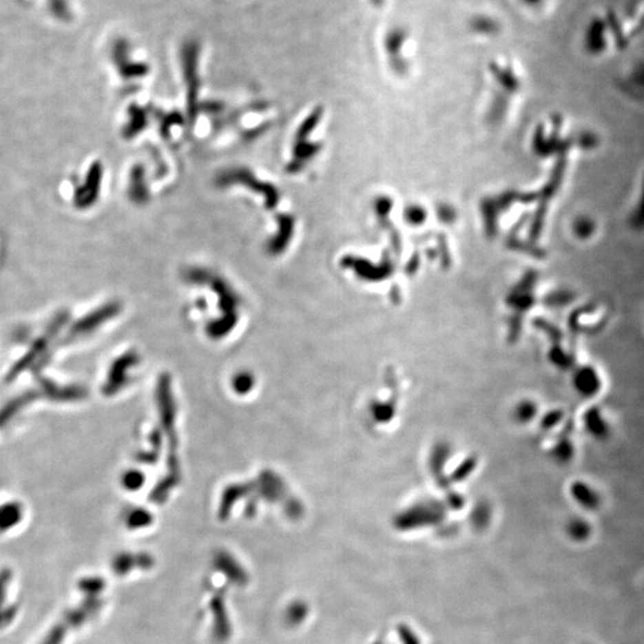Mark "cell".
Listing matches in <instances>:
<instances>
[{
	"label": "cell",
	"instance_id": "1",
	"mask_svg": "<svg viewBox=\"0 0 644 644\" xmlns=\"http://www.w3.org/2000/svg\"><path fill=\"white\" fill-rule=\"evenodd\" d=\"M563 120L561 115L552 116V133L550 136H546L544 127L541 125L538 128L534 136V149L539 156H550L554 154L565 156V153L573 147V138H561L560 133Z\"/></svg>",
	"mask_w": 644,
	"mask_h": 644
},
{
	"label": "cell",
	"instance_id": "2",
	"mask_svg": "<svg viewBox=\"0 0 644 644\" xmlns=\"http://www.w3.org/2000/svg\"><path fill=\"white\" fill-rule=\"evenodd\" d=\"M572 384L574 391L585 399H592L598 395L603 386L598 370L590 364L578 365L574 368Z\"/></svg>",
	"mask_w": 644,
	"mask_h": 644
},
{
	"label": "cell",
	"instance_id": "3",
	"mask_svg": "<svg viewBox=\"0 0 644 644\" xmlns=\"http://www.w3.org/2000/svg\"><path fill=\"white\" fill-rule=\"evenodd\" d=\"M102 165L99 163H94L91 166L84 184L76 191L74 205L76 208L85 209L96 202L99 194V185L102 182Z\"/></svg>",
	"mask_w": 644,
	"mask_h": 644
},
{
	"label": "cell",
	"instance_id": "4",
	"mask_svg": "<svg viewBox=\"0 0 644 644\" xmlns=\"http://www.w3.org/2000/svg\"><path fill=\"white\" fill-rule=\"evenodd\" d=\"M218 183L221 185H225V184H231V183H242V184H247L249 185V187L253 189L254 191L262 192L267 197V208H273L277 200H278V196H277V191L275 189L271 187V185H265L262 183L257 180L256 178L252 177L251 174L245 171V169H233V171H229L227 174H223V176L220 177L218 179Z\"/></svg>",
	"mask_w": 644,
	"mask_h": 644
},
{
	"label": "cell",
	"instance_id": "5",
	"mask_svg": "<svg viewBox=\"0 0 644 644\" xmlns=\"http://www.w3.org/2000/svg\"><path fill=\"white\" fill-rule=\"evenodd\" d=\"M569 494L574 501L587 511H596L601 506V495L593 486L585 481H574L569 487Z\"/></svg>",
	"mask_w": 644,
	"mask_h": 644
},
{
	"label": "cell",
	"instance_id": "6",
	"mask_svg": "<svg viewBox=\"0 0 644 644\" xmlns=\"http://www.w3.org/2000/svg\"><path fill=\"white\" fill-rule=\"evenodd\" d=\"M582 424L587 433L596 440H605L611 435L609 422L598 406L587 409L582 415Z\"/></svg>",
	"mask_w": 644,
	"mask_h": 644
},
{
	"label": "cell",
	"instance_id": "7",
	"mask_svg": "<svg viewBox=\"0 0 644 644\" xmlns=\"http://www.w3.org/2000/svg\"><path fill=\"white\" fill-rule=\"evenodd\" d=\"M606 24L603 19L594 18L586 32L585 37V45L588 53L596 54L603 53L606 48Z\"/></svg>",
	"mask_w": 644,
	"mask_h": 644
},
{
	"label": "cell",
	"instance_id": "8",
	"mask_svg": "<svg viewBox=\"0 0 644 644\" xmlns=\"http://www.w3.org/2000/svg\"><path fill=\"white\" fill-rule=\"evenodd\" d=\"M570 428L572 425L569 424L567 431L562 433L560 438L556 440L551 450V456L559 464H569L575 457V446L570 438Z\"/></svg>",
	"mask_w": 644,
	"mask_h": 644
},
{
	"label": "cell",
	"instance_id": "9",
	"mask_svg": "<svg viewBox=\"0 0 644 644\" xmlns=\"http://www.w3.org/2000/svg\"><path fill=\"white\" fill-rule=\"evenodd\" d=\"M565 531L568 537L577 543L587 542L592 536L593 529L588 520L582 518V517H573L568 520Z\"/></svg>",
	"mask_w": 644,
	"mask_h": 644
},
{
	"label": "cell",
	"instance_id": "10",
	"mask_svg": "<svg viewBox=\"0 0 644 644\" xmlns=\"http://www.w3.org/2000/svg\"><path fill=\"white\" fill-rule=\"evenodd\" d=\"M551 363L557 366V369L570 370L575 368V358L572 352L564 350L561 342H554L549 352Z\"/></svg>",
	"mask_w": 644,
	"mask_h": 644
},
{
	"label": "cell",
	"instance_id": "11",
	"mask_svg": "<svg viewBox=\"0 0 644 644\" xmlns=\"http://www.w3.org/2000/svg\"><path fill=\"white\" fill-rule=\"evenodd\" d=\"M596 222L588 216H580L573 223L574 234L581 240L590 239L596 231Z\"/></svg>",
	"mask_w": 644,
	"mask_h": 644
},
{
	"label": "cell",
	"instance_id": "12",
	"mask_svg": "<svg viewBox=\"0 0 644 644\" xmlns=\"http://www.w3.org/2000/svg\"><path fill=\"white\" fill-rule=\"evenodd\" d=\"M577 298V295L570 290H556L554 293H549L546 298V303L550 307H564L568 306L573 302Z\"/></svg>",
	"mask_w": 644,
	"mask_h": 644
},
{
	"label": "cell",
	"instance_id": "13",
	"mask_svg": "<svg viewBox=\"0 0 644 644\" xmlns=\"http://www.w3.org/2000/svg\"><path fill=\"white\" fill-rule=\"evenodd\" d=\"M629 225L634 231H644V177L640 202L637 205V208L631 214L630 218H629Z\"/></svg>",
	"mask_w": 644,
	"mask_h": 644
},
{
	"label": "cell",
	"instance_id": "14",
	"mask_svg": "<svg viewBox=\"0 0 644 644\" xmlns=\"http://www.w3.org/2000/svg\"><path fill=\"white\" fill-rule=\"evenodd\" d=\"M573 140L574 143H577L581 149H586V151L593 149L599 145V138L596 134L591 133V132H581L573 138Z\"/></svg>",
	"mask_w": 644,
	"mask_h": 644
},
{
	"label": "cell",
	"instance_id": "15",
	"mask_svg": "<svg viewBox=\"0 0 644 644\" xmlns=\"http://www.w3.org/2000/svg\"><path fill=\"white\" fill-rule=\"evenodd\" d=\"M563 411H561V409H554V411H551L549 413L546 414V417L543 419V427H544L546 430H552V428L559 426L561 422H563Z\"/></svg>",
	"mask_w": 644,
	"mask_h": 644
},
{
	"label": "cell",
	"instance_id": "16",
	"mask_svg": "<svg viewBox=\"0 0 644 644\" xmlns=\"http://www.w3.org/2000/svg\"><path fill=\"white\" fill-rule=\"evenodd\" d=\"M136 174L133 176V187H132V191H130V195L133 197L134 200H138V202H141V200L146 198L145 196V189L141 187V182H143V174H141V169H138L135 171Z\"/></svg>",
	"mask_w": 644,
	"mask_h": 644
},
{
	"label": "cell",
	"instance_id": "17",
	"mask_svg": "<svg viewBox=\"0 0 644 644\" xmlns=\"http://www.w3.org/2000/svg\"><path fill=\"white\" fill-rule=\"evenodd\" d=\"M536 412H537V407L536 404H532V402H524L519 407V411H518V415L519 418L523 420V422H529V420H532L536 415Z\"/></svg>",
	"mask_w": 644,
	"mask_h": 644
},
{
	"label": "cell",
	"instance_id": "18",
	"mask_svg": "<svg viewBox=\"0 0 644 644\" xmlns=\"http://www.w3.org/2000/svg\"><path fill=\"white\" fill-rule=\"evenodd\" d=\"M143 112H140V110H135V112H134V121L132 122V125H129L128 128H127V133H128V135H134V134L138 133L140 128L143 127Z\"/></svg>",
	"mask_w": 644,
	"mask_h": 644
},
{
	"label": "cell",
	"instance_id": "19",
	"mask_svg": "<svg viewBox=\"0 0 644 644\" xmlns=\"http://www.w3.org/2000/svg\"><path fill=\"white\" fill-rule=\"evenodd\" d=\"M631 79L637 89L644 90V63L636 67Z\"/></svg>",
	"mask_w": 644,
	"mask_h": 644
}]
</instances>
